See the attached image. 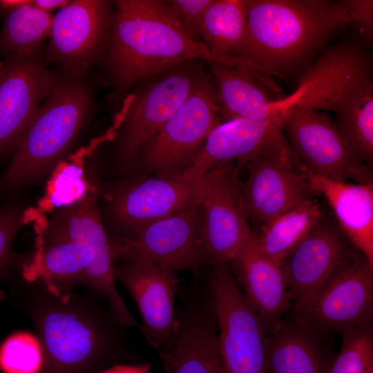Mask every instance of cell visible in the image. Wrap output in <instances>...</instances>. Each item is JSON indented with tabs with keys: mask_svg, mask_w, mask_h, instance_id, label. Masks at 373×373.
Masks as SVG:
<instances>
[{
	"mask_svg": "<svg viewBox=\"0 0 373 373\" xmlns=\"http://www.w3.org/2000/svg\"><path fill=\"white\" fill-rule=\"evenodd\" d=\"M77 287L61 289L22 276L11 285L16 306L37 332L42 352L39 373H102L134 359L127 327L109 303L86 287Z\"/></svg>",
	"mask_w": 373,
	"mask_h": 373,
	"instance_id": "cell-1",
	"label": "cell"
},
{
	"mask_svg": "<svg viewBox=\"0 0 373 373\" xmlns=\"http://www.w3.org/2000/svg\"><path fill=\"white\" fill-rule=\"evenodd\" d=\"M349 26L345 0H249L246 36L232 67L265 85L302 73Z\"/></svg>",
	"mask_w": 373,
	"mask_h": 373,
	"instance_id": "cell-2",
	"label": "cell"
},
{
	"mask_svg": "<svg viewBox=\"0 0 373 373\" xmlns=\"http://www.w3.org/2000/svg\"><path fill=\"white\" fill-rule=\"evenodd\" d=\"M114 4L106 64L118 93L180 64L216 61L202 41L189 35L166 1L118 0Z\"/></svg>",
	"mask_w": 373,
	"mask_h": 373,
	"instance_id": "cell-3",
	"label": "cell"
},
{
	"mask_svg": "<svg viewBox=\"0 0 373 373\" xmlns=\"http://www.w3.org/2000/svg\"><path fill=\"white\" fill-rule=\"evenodd\" d=\"M91 104V90L84 78L59 76L22 135L0 189L12 191L48 174L77 138Z\"/></svg>",
	"mask_w": 373,
	"mask_h": 373,
	"instance_id": "cell-4",
	"label": "cell"
},
{
	"mask_svg": "<svg viewBox=\"0 0 373 373\" xmlns=\"http://www.w3.org/2000/svg\"><path fill=\"white\" fill-rule=\"evenodd\" d=\"M221 121L213 82L203 72L188 97L140 153L133 167L154 175H180Z\"/></svg>",
	"mask_w": 373,
	"mask_h": 373,
	"instance_id": "cell-5",
	"label": "cell"
},
{
	"mask_svg": "<svg viewBox=\"0 0 373 373\" xmlns=\"http://www.w3.org/2000/svg\"><path fill=\"white\" fill-rule=\"evenodd\" d=\"M208 288L222 373H264L267 331L245 300L229 264L211 267Z\"/></svg>",
	"mask_w": 373,
	"mask_h": 373,
	"instance_id": "cell-6",
	"label": "cell"
},
{
	"mask_svg": "<svg viewBox=\"0 0 373 373\" xmlns=\"http://www.w3.org/2000/svg\"><path fill=\"white\" fill-rule=\"evenodd\" d=\"M235 161L213 167L198 181L203 263L229 264L252 235Z\"/></svg>",
	"mask_w": 373,
	"mask_h": 373,
	"instance_id": "cell-7",
	"label": "cell"
},
{
	"mask_svg": "<svg viewBox=\"0 0 373 373\" xmlns=\"http://www.w3.org/2000/svg\"><path fill=\"white\" fill-rule=\"evenodd\" d=\"M243 166L248 178L242 184V198L252 230L319 196L286 137L251 156Z\"/></svg>",
	"mask_w": 373,
	"mask_h": 373,
	"instance_id": "cell-8",
	"label": "cell"
},
{
	"mask_svg": "<svg viewBox=\"0 0 373 373\" xmlns=\"http://www.w3.org/2000/svg\"><path fill=\"white\" fill-rule=\"evenodd\" d=\"M191 61L154 76L134 97L116 142L119 171L133 167L140 153L189 95L203 73Z\"/></svg>",
	"mask_w": 373,
	"mask_h": 373,
	"instance_id": "cell-9",
	"label": "cell"
},
{
	"mask_svg": "<svg viewBox=\"0 0 373 373\" xmlns=\"http://www.w3.org/2000/svg\"><path fill=\"white\" fill-rule=\"evenodd\" d=\"M108 240L113 264L148 262L175 272L196 270L203 264L198 192L178 212Z\"/></svg>",
	"mask_w": 373,
	"mask_h": 373,
	"instance_id": "cell-10",
	"label": "cell"
},
{
	"mask_svg": "<svg viewBox=\"0 0 373 373\" xmlns=\"http://www.w3.org/2000/svg\"><path fill=\"white\" fill-rule=\"evenodd\" d=\"M359 252L341 231L330 211L281 264L291 313L303 310Z\"/></svg>",
	"mask_w": 373,
	"mask_h": 373,
	"instance_id": "cell-11",
	"label": "cell"
},
{
	"mask_svg": "<svg viewBox=\"0 0 373 373\" xmlns=\"http://www.w3.org/2000/svg\"><path fill=\"white\" fill-rule=\"evenodd\" d=\"M113 15L102 0H73L53 15L45 62L82 79L107 50Z\"/></svg>",
	"mask_w": 373,
	"mask_h": 373,
	"instance_id": "cell-12",
	"label": "cell"
},
{
	"mask_svg": "<svg viewBox=\"0 0 373 373\" xmlns=\"http://www.w3.org/2000/svg\"><path fill=\"white\" fill-rule=\"evenodd\" d=\"M282 130L306 172L338 182H373L372 169L352 158L325 111L294 106Z\"/></svg>",
	"mask_w": 373,
	"mask_h": 373,
	"instance_id": "cell-13",
	"label": "cell"
},
{
	"mask_svg": "<svg viewBox=\"0 0 373 373\" xmlns=\"http://www.w3.org/2000/svg\"><path fill=\"white\" fill-rule=\"evenodd\" d=\"M291 319L321 338L373 318V264L358 253L303 310Z\"/></svg>",
	"mask_w": 373,
	"mask_h": 373,
	"instance_id": "cell-14",
	"label": "cell"
},
{
	"mask_svg": "<svg viewBox=\"0 0 373 373\" xmlns=\"http://www.w3.org/2000/svg\"><path fill=\"white\" fill-rule=\"evenodd\" d=\"M372 75V56L359 37L328 45L304 71L296 90L278 99V109L284 113L294 106L332 111L349 88Z\"/></svg>",
	"mask_w": 373,
	"mask_h": 373,
	"instance_id": "cell-15",
	"label": "cell"
},
{
	"mask_svg": "<svg viewBox=\"0 0 373 373\" xmlns=\"http://www.w3.org/2000/svg\"><path fill=\"white\" fill-rule=\"evenodd\" d=\"M113 269L115 280L137 307L142 321L140 330L162 359L173 348L178 325L177 272L148 262L114 263Z\"/></svg>",
	"mask_w": 373,
	"mask_h": 373,
	"instance_id": "cell-16",
	"label": "cell"
},
{
	"mask_svg": "<svg viewBox=\"0 0 373 373\" xmlns=\"http://www.w3.org/2000/svg\"><path fill=\"white\" fill-rule=\"evenodd\" d=\"M198 182L180 175H154L128 182L106 198L109 218L126 236L142 227L183 209L197 198Z\"/></svg>",
	"mask_w": 373,
	"mask_h": 373,
	"instance_id": "cell-17",
	"label": "cell"
},
{
	"mask_svg": "<svg viewBox=\"0 0 373 373\" xmlns=\"http://www.w3.org/2000/svg\"><path fill=\"white\" fill-rule=\"evenodd\" d=\"M58 75L37 55L8 57L0 68V156L17 147Z\"/></svg>",
	"mask_w": 373,
	"mask_h": 373,
	"instance_id": "cell-18",
	"label": "cell"
},
{
	"mask_svg": "<svg viewBox=\"0 0 373 373\" xmlns=\"http://www.w3.org/2000/svg\"><path fill=\"white\" fill-rule=\"evenodd\" d=\"M62 240L79 242L93 249L111 296V309L124 325L137 327L139 323L116 287L108 237L102 224L95 189L90 188L76 202L59 209L48 220L42 243Z\"/></svg>",
	"mask_w": 373,
	"mask_h": 373,
	"instance_id": "cell-19",
	"label": "cell"
},
{
	"mask_svg": "<svg viewBox=\"0 0 373 373\" xmlns=\"http://www.w3.org/2000/svg\"><path fill=\"white\" fill-rule=\"evenodd\" d=\"M282 126L278 119L238 118L221 122L210 133L200 152L180 177L196 183L213 167L232 160L241 168L247 159L285 137Z\"/></svg>",
	"mask_w": 373,
	"mask_h": 373,
	"instance_id": "cell-20",
	"label": "cell"
},
{
	"mask_svg": "<svg viewBox=\"0 0 373 373\" xmlns=\"http://www.w3.org/2000/svg\"><path fill=\"white\" fill-rule=\"evenodd\" d=\"M245 300L262 319L267 332L276 327L291 305L281 264L248 242L229 262Z\"/></svg>",
	"mask_w": 373,
	"mask_h": 373,
	"instance_id": "cell-21",
	"label": "cell"
},
{
	"mask_svg": "<svg viewBox=\"0 0 373 373\" xmlns=\"http://www.w3.org/2000/svg\"><path fill=\"white\" fill-rule=\"evenodd\" d=\"M171 351L162 361L169 373H222L217 326L209 300L194 303L177 314Z\"/></svg>",
	"mask_w": 373,
	"mask_h": 373,
	"instance_id": "cell-22",
	"label": "cell"
},
{
	"mask_svg": "<svg viewBox=\"0 0 373 373\" xmlns=\"http://www.w3.org/2000/svg\"><path fill=\"white\" fill-rule=\"evenodd\" d=\"M305 173L314 190L325 200L341 231L373 264V182H338Z\"/></svg>",
	"mask_w": 373,
	"mask_h": 373,
	"instance_id": "cell-23",
	"label": "cell"
},
{
	"mask_svg": "<svg viewBox=\"0 0 373 373\" xmlns=\"http://www.w3.org/2000/svg\"><path fill=\"white\" fill-rule=\"evenodd\" d=\"M324 340L283 319L267 332L264 373H327L335 354Z\"/></svg>",
	"mask_w": 373,
	"mask_h": 373,
	"instance_id": "cell-24",
	"label": "cell"
},
{
	"mask_svg": "<svg viewBox=\"0 0 373 373\" xmlns=\"http://www.w3.org/2000/svg\"><path fill=\"white\" fill-rule=\"evenodd\" d=\"M208 63L222 119H278L283 124L286 115L278 110L277 99L271 97L265 85L254 75L216 61Z\"/></svg>",
	"mask_w": 373,
	"mask_h": 373,
	"instance_id": "cell-25",
	"label": "cell"
},
{
	"mask_svg": "<svg viewBox=\"0 0 373 373\" xmlns=\"http://www.w3.org/2000/svg\"><path fill=\"white\" fill-rule=\"evenodd\" d=\"M335 127L350 155L357 162L372 167L373 83L363 79L349 88L332 111Z\"/></svg>",
	"mask_w": 373,
	"mask_h": 373,
	"instance_id": "cell-26",
	"label": "cell"
},
{
	"mask_svg": "<svg viewBox=\"0 0 373 373\" xmlns=\"http://www.w3.org/2000/svg\"><path fill=\"white\" fill-rule=\"evenodd\" d=\"M249 0H213L200 24L202 42L216 62L231 66L241 52L247 23Z\"/></svg>",
	"mask_w": 373,
	"mask_h": 373,
	"instance_id": "cell-27",
	"label": "cell"
},
{
	"mask_svg": "<svg viewBox=\"0 0 373 373\" xmlns=\"http://www.w3.org/2000/svg\"><path fill=\"white\" fill-rule=\"evenodd\" d=\"M324 210L316 198L309 200L253 230L251 240L264 255L282 264L321 218Z\"/></svg>",
	"mask_w": 373,
	"mask_h": 373,
	"instance_id": "cell-28",
	"label": "cell"
},
{
	"mask_svg": "<svg viewBox=\"0 0 373 373\" xmlns=\"http://www.w3.org/2000/svg\"><path fill=\"white\" fill-rule=\"evenodd\" d=\"M53 15L30 3L5 11L0 33V52L8 57H26L36 55L42 41L49 37Z\"/></svg>",
	"mask_w": 373,
	"mask_h": 373,
	"instance_id": "cell-29",
	"label": "cell"
},
{
	"mask_svg": "<svg viewBox=\"0 0 373 373\" xmlns=\"http://www.w3.org/2000/svg\"><path fill=\"white\" fill-rule=\"evenodd\" d=\"M338 352L334 354L327 373H373V328L365 324L340 334Z\"/></svg>",
	"mask_w": 373,
	"mask_h": 373,
	"instance_id": "cell-30",
	"label": "cell"
},
{
	"mask_svg": "<svg viewBox=\"0 0 373 373\" xmlns=\"http://www.w3.org/2000/svg\"><path fill=\"white\" fill-rule=\"evenodd\" d=\"M41 364V346L32 334L16 332L0 347V367L4 373H39Z\"/></svg>",
	"mask_w": 373,
	"mask_h": 373,
	"instance_id": "cell-31",
	"label": "cell"
},
{
	"mask_svg": "<svg viewBox=\"0 0 373 373\" xmlns=\"http://www.w3.org/2000/svg\"><path fill=\"white\" fill-rule=\"evenodd\" d=\"M26 215L25 208L17 202L0 207V273L12 259L11 246Z\"/></svg>",
	"mask_w": 373,
	"mask_h": 373,
	"instance_id": "cell-32",
	"label": "cell"
},
{
	"mask_svg": "<svg viewBox=\"0 0 373 373\" xmlns=\"http://www.w3.org/2000/svg\"><path fill=\"white\" fill-rule=\"evenodd\" d=\"M213 0H171L166 1L189 35L199 41L203 17Z\"/></svg>",
	"mask_w": 373,
	"mask_h": 373,
	"instance_id": "cell-33",
	"label": "cell"
},
{
	"mask_svg": "<svg viewBox=\"0 0 373 373\" xmlns=\"http://www.w3.org/2000/svg\"><path fill=\"white\" fill-rule=\"evenodd\" d=\"M349 25L359 33V38L369 48L373 43V1L345 0Z\"/></svg>",
	"mask_w": 373,
	"mask_h": 373,
	"instance_id": "cell-34",
	"label": "cell"
},
{
	"mask_svg": "<svg viewBox=\"0 0 373 373\" xmlns=\"http://www.w3.org/2000/svg\"><path fill=\"white\" fill-rule=\"evenodd\" d=\"M151 365L142 363L139 365H126L117 363L107 368L102 373H149Z\"/></svg>",
	"mask_w": 373,
	"mask_h": 373,
	"instance_id": "cell-35",
	"label": "cell"
},
{
	"mask_svg": "<svg viewBox=\"0 0 373 373\" xmlns=\"http://www.w3.org/2000/svg\"><path fill=\"white\" fill-rule=\"evenodd\" d=\"M70 1L68 0H34L32 5L46 12L51 13L56 9H61L66 6Z\"/></svg>",
	"mask_w": 373,
	"mask_h": 373,
	"instance_id": "cell-36",
	"label": "cell"
},
{
	"mask_svg": "<svg viewBox=\"0 0 373 373\" xmlns=\"http://www.w3.org/2000/svg\"><path fill=\"white\" fill-rule=\"evenodd\" d=\"M30 2V0H1L0 8L7 11L27 4Z\"/></svg>",
	"mask_w": 373,
	"mask_h": 373,
	"instance_id": "cell-37",
	"label": "cell"
},
{
	"mask_svg": "<svg viewBox=\"0 0 373 373\" xmlns=\"http://www.w3.org/2000/svg\"><path fill=\"white\" fill-rule=\"evenodd\" d=\"M6 298V295L2 289H0V302Z\"/></svg>",
	"mask_w": 373,
	"mask_h": 373,
	"instance_id": "cell-38",
	"label": "cell"
},
{
	"mask_svg": "<svg viewBox=\"0 0 373 373\" xmlns=\"http://www.w3.org/2000/svg\"><path fill=\"white\" fill-rule=\"evenodd\" d=\"M1 64H0V68H1Z\"/></svg>",
	"mask_w": 373,
	"mask_h": 373,
	"instance_id": "cell-39",
	"label": "cell"
}]
</instances>
